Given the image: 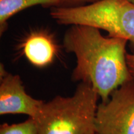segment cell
Wrapping results in <instances>:
<instances>
[{
  "label": "cell",
  "instance_id": "6da1fadb",
  "mask_svg": "<svg viewBox=\"0 0 134 134\" xmlns=\"http://www.w3.org/2000/svg\"><path fill=\"white\" fill-rule=\"evenodd\" d=\"M127 42L103 36L97 28L72 25L63 41L65 50L76 58L72 79L90 84L102 102H107L115 90L134 79L127 63Z\"/></svg>",
  "mask_w": 134,
  "mask_h": 134
},
{
  "label": "cell",
  "instance_id": "7a4b0ae2",
  "mask_svg": "<svg viewBox=\"0 0 134 134\" xmlns=\"http://www.w3.org/2000/svg\"><path fill=\"white\" fill-rule=\"evenodd\" d=\"M99 97L90 84L80 82L72 96H57L43 103L33 118L37 134H96Z\"/></svg>",
  "mask_w": 134,
  "mask_h": 134
},
{
  "label": "cell",
  "instance_id": "3957f363",
  "mask_svg": "<svg viewBox=\"0 0 134 134\" xmlns=\"http://www.w3.org/2000/svg\"><path fill=\"white\" fill-rule=\"evenodd\" d=\"M50 15L60 25H83L107 31L129 42L134 53V4L129 0H100L78 7H52Z\"/></svg>",
  "mask_w": 134,
  "mask_h": 134
},
{
  "label": "cell",
  "instance_id": "277c9868",
  "mask_svg": "<svg viewBox=\"0 0 134 134\" xmlns=\"http://www.w3.org/2000/svg\"><path fill=\"white\" fill-rule=\"evenodd\" d=\"M97 134H134V79L115 90L107 102L98 105Z\"/></svg>",
  "mask_w": 134,
  "mask_h": 134
},
{
  "label": "cell",
  "instance_id": "5b68a950",
  "mask_svg": "<svg viewBox=\"0 0 134 134\" xmlns=\"http://www.w3.org/2000/svg\"><path fill=\"white\" fill-rule=\"evenodd\" d=\"M0 114H23L35 118L44 102L26 93L19 75L8 73L1 65Z\"/></svg>",
  "mask_w": 134,
  "mask_h": 134
},
{
  "label": "cell",
  "instance_id": "8992f818",
  "mask_svg": "<svg viewBox=\"0 0 134 134\" xmlns=\"http://www.w3.org/2000/svg\"><path fill=\"white\" fill-rule=\"evenodd\" d=\"M23 54L37 67L51 64L58 53V47L53 36L45 31H35L24 38L20 46Z\"/></svg>",
  "mask_w": 134,
  "mask_h": 134
},
{
  "label": "cell",
  "instance_id": "52a82bcc",
  "mask_svg": "<svg viewBox=\"0 0 134 134\" xmlns=\"http://www.w3.org/2000/svg\"><path fill=\"white\" fill-rule=\"evenodd\" d=\"M61 0H0V33L8 28V21L11 17L26 8L41 5L44 7H60Z\"/></svg>",
  "mask_w": 134,
  "mask_h": 134
},
{
  "label": "cell",
  "instance_id": "ba28073f",
  "mask_svg": "<svg viewBox=\"0 0 134 134\" xmlns=\"http://www.w3.org/2000/svg\"><path fill=\"white\" fill-rule=\"evenodd\" d=\"M36 120L29 117L24 122L9 125L3 124L0 127V134H37Z\"/></svg>",
  "mask_w": 134,
  "mask_h": 134
},
{
  "label": "cell",
  "instance_id": "9c48e42d",
  "mask_svg": "<svg viewBox=\"0 0 134 134\" xmlns=\"http://www.w3.org/2000/svg\"><path fill=\"white\" fill-rule=\"evenodd\" d=\"M62 4L60 7L71 8L81 6L86 4H91L100 0H61Z\"/></svg>",
  "mask_w": 134,
  "mask_h": 134
},
{
  "label": "cell",
  "instance_id": "30bf717a",
  "mask_svg": "<svg viewBox=\"0 0 134 134\" xmlns=\"http://www.w3.org/2000/svg\"><path fill=\"white\" fill-rule=\"evenodd\" d=\"M126 60L127 66L131 75L134 77V53H127Z\"/></svg>",
  "mask_w": 134,
  "mask_h": 134
},
{
  "label": "cell",
  "instance_id": "8fae6325",
  "mask_svg": "<svg viewBox=\"0 0 134 134\" xmlns=\"http://www.w3.org/2000/svg\"><path fill=\"white\" fill-rule=\"evenodd\" d=\"M129 1H130L132 3H133V4H134V0H129Z\"/></svg>",
  "mask_w": 134,
  "mask_h": 134
},
{
  "label": "cell",
  "instance_id": "7c38bea8",
  "mask_svg": "<svg viewBox=\"0 0 134 134\" xmlns=\"http://www.w3.org/2000/svg\"><path fill=\"white\" fill-rule=\"evenodd\" d=\"M96 134H97V133H96Z\"/></svg>",
  "mask_w": 134,
  "mask_h": 134
}]
</instances>
